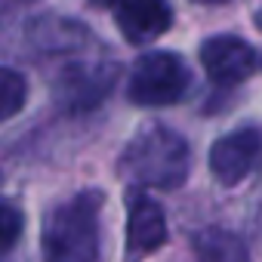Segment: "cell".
<instances>
[{
	"instance_id": "5",
	"label": "cell",
	"mask_w": 262,
	"mask_h": 262,
	"mask_svg": "<svg viewBox=\"0 0 262 262\" xmlns=\"http://www.w3.org/2000/svg\"><path fill=\"white\" fill-rule=\"evenodd\" d=\"M201 65L207 71V77L219 86H237L244 83L253 68H256V53L247 40L234 37V34H216L207 37L198 50Z\"/></svg>"
},
{
	"instance_id": "15",
	"label": "cell",
	"mask_w": 262,
	"mask_h": 262,
	"mask_svg": "<svg viewBox=\"0 0 262 262\" xmlns=\"http://www.w3.org/2000/svg\"><path fill=\"white\" fill-rule=\"evenodd\" d=\"M28 4H31V0H28Z\"/></svg>"
},
{
	"instance_id": "10",
	"label": "cell",
	"mask_w": 262,
	"mask_h": 262,
	"mask_svg": "<svg viewBox=\"0 0 262 262\" xmlns=\"http://www.w3.org/2000/svg\"><path fill=\"white\" fill-rule=\"evenodd\" d=\"M194 256L198 262H250L244 241L225 228H204L194 234Z\"/></svg>"
},
{
	"instance_id": "12",
	"label": "cell",
	"mask_w": 262,
	"mask_h": 262,
	"mask_svg": "<svg viewBox=\"0 0 262 262\" xmlns=\"http://www.w3.org/2000/svg\"><path fill=\"white\" fill-rule=\"evenodd\" d=\"M22 228H25V216L19 207L13 204H4L0 201V253H7L19 244L22 237Z\"/></svg>"
},
{
	"instance_id": "3",
	"label": "cell",
	"mask_w": 262,
	"mask_h": 262,
	"mask_svg": "<svg viewBox=\"0 0 262 262\" xmlns=\"http://www.w3.org/2000/svg\"><path fill=\"white\" fill-rule=\"evenodd\" d=\"M191 86V71L188 65L167 50H151L142 53L126 77V96L133 105L142 108H164L176 105Z\"/></svg>"
},
{
	"instance_id": "13",
	"label": "cell",
	"mask_w": 262,
	"mask_h": 262,
	"mask_svg": "<svg viewBox=\"0 0 262 262\" xmlns=\"http://www.w3.org/2000/svg\"><path fill=\"white\" fill-rule=\"evenodd\" d=\"M198 4H210V7H219V4H228V0H198Z\"/></svg>"
},
{
	"instance_id": "9",
	"label": "cell",
	"mask_w": 262,
	"mask_h": 262,
	"mask_svg": "<svg viewBox=\"0 0 262 262\" xmlns=\"http://www.w3.org/2000/svg\"><path fill=\"white\" fill-rule=\"evenodd\" d=\"M28 40L40 50L65 53V50L80 47L86 40V31H83V25L65 22V19H31L28 22Z\"/></svg>"
},
{
	"instance_id": "4",
	"label": "cell",
	"mask_w": 262,
	"mask_h": 262,
	"mask_svg": "<svg viewBox=\"0 0 262 262\" xmlns=\"http://www.w3.org/2000/svg\"><path fill=\"white\" fill-rule=\"evenodd\" d=\"M262 161V133L256 126H237L210 148V173L222 185H241Z\"/></svg>"
},
{
	"instance_id": "11",
	"label": "cell",
	"mask_w": 262,
	"mask_h": 262,
	"mask_svg": "<svg viewBox=\"0 0 262 262\" xmlns=\"http://www.w3.org/2000/svg\"><path fill=\"white\" fill-rule=\"evenodd\" d=\"M28 102V80L16 68H0V123L13 120Z\"/></svg>"
},
{
	"instance_id": "2",
	"label": "cell",
	"mask_w": 262,
	"mask_h": 262,
	"mask_svg": "<svg viewBox=\"0 0 262 262\" xmlns=\"http://www.w3.org/2000/svg\"><path fill=\"white\" fill-rule=\"evenodd\" d=\"M102 191H80L47 213L40 253L43 262H99Z\"/></svg>"
},
{
	"instance_id": "14",
	"label": "cell",
	"mask_w": 262,
	"mask_h": 262,
	"mask_svg": "<svg viewBox=\"0 0 262 262\" xmlns=\"http://www.w3.org/2000/svg\"><path fill=\"white\" fill-rule=\"evenodd\" d=\"M93 4H99V7H114L117 0H93Z\"/></svg>"
},
{
	"instance_id": "1",
	"label": "cell",
	"mask_w": 262,
	"mask_h": 262,
	"mask_svg": "<svg viewBox=\"0 0 262 262\" xmlns=\"http://www.w3.org/2000/svg\"><path fill=\"white\" fill-rule=\"evenodd\" d=\"M191 151L188 142L170 126L148 123L126 142L120 155V173L142 188L173 191L188 179Z\"/></svg>"
},
{
	"instance_id": "6",
	"label": "cell",
	"mask_w": 262,
	"mask_h": 262,
	"mask_svg": "<svg viewBox=\"0 0 262 262\" xmlns=\"http://www.w3.org/2000/svg\"><path fill=\"white\" fill-rule=\"evenodd\" d=\"M117 65H71L56 80V99L65 111H90L96 108L114 86Z\"/></svg>"
},
{
	"instance_id": "8",
	"label": "cell",
	"mask_w": 262,
	"mask_h": 262,
	"mask_svg": "<svg viewBox=\"0 0 262 262\" xmlns=\"http://www.w3.org/2000/svg\"><path fill=\"white\" fill-rule=\"evenodd\" d=\"M114 19H117L120 34L129 43L142 47V43H151L170 31L173 10H170L167 0H117Z\"/></svg>"
},
{
	"instance_id": "7",
	"label": "cell",
	"mask_w": 262,
	"mask_h": 262,
	"mask_svg": "<svg viewBox=\"0 0 262 262\" xmlns=\"http://www.w3.org/2000/svg\"><path fill=\"white\" fill-rule=\"evenodd\" d=\"M170 231H167V216L164 207L158 201H151L148 194H133L129 198V210H126V259L136 262L151 256L155 250H161L167 244Z\"/></svg>"
}]
</instances>
